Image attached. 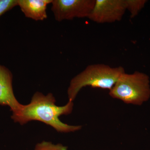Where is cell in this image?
<instances>
[{
    "instance_id": "obj_1",
    "label": "cell",
    "mask_w": 150,
    "mask_h": 150,
    "mask_svg": "<svg viewBox=\"0 0 150 150\" xmlns=\"http://www.w3.org/2000/svg\"><path fill=\"white\" fill-rule=\"evenodd\" d=\"M56 99L51 93L45 95L39 92L33 95L29 104L23 105L18 115L11 116L15 123L24 125L29 121H37L51 126L58 132L69 133L80 130V126H71L63 123L59 117L68 115L72 111L74 103L69 101L64 106H57Z\"/></svg>"
},
{
    "instance_id": "obj_2",
    "label": "cell",
    "mask_w": 150,
    "mask_h": 150,
    "mask_svg": "<svg viewBox=\"0 0 150 150\" xmlns=\"http://www.w3.org/2000/svg\"><path fill=\"white\" fill-rule=\"evenodd\" d=\"M124 72V68L120 66L111 67L101 64L88 65L71 81L67 91L69 101L73 102L80 91L88 86L110 91Z\"/></svg>"
},
{
    "instance_id": "obj_3",
    "label": "cell",
    "mask_w": 150,
    "mask_h": 150,
    "mask_svg": "<svg viewBox=\"0 0 150 150\" xmlns=\"http://www.w3.org/2000/svg\"><path fill=\"white\" fill-rule=\"evenodd\" d=\"M109 95L127 104L141 105L150 96L149 76L140 72H124L109 91Z\"/></svg>"
},
{
    "instance_id": "obj_4",
    "label": "cell",
    "mask_w": 150,
    "mask_h": 150,
    "mask_svg": "<svg viewBox=\"0 0 150 150\" xmlns=\"http://www.w3.org/2000/svg\"><path fill=\"white\" fill-rule=\"evenodd\" d=\"M96 0H53L51 10L57 21L88 18Z\"/></svg>"
},
{
    "instance_id": "obj_5",
    "label": "cell",
    "mask_w": 150,
    "mask_h": 150,
    "mask_svg": "<svg viewBox=\"0 0 150 150\" xmlns=\"http://www.w3.org/2000/svg\"><path fill=\"white\" fill-rule=\"evenodd\" d=\"M126 10V0H96L88 18L98 23H112L121 21Z\"/></svg>"
},
{
    "instance_id": "obj_6",
    "label": "cell",
    "mask_w": 150,
    "mask_h": 150,
    "mask_svg": "<svg viewBox=\"0 0 150 150\" xmlns=\"http://www.w3.org/2000/svg\"><path fill=\"white\" fill-rule=\"evenodd\" d=\"M13 75L5 66L0 64V105L8 106L12 112L11 116L18 115L23 107L18 101L13 88Z\"/></svg>"
},
{
    "instance_id": "obj_7",
    "label": "cell",
    "mask_w": 150,
    "mask_h": 150,
    "mask_svg": "<svg viewBox=\"0 0 150 150\" xmlns=\"http://www.w3.org/2000/svg\"><path fill=\"white\" fill-rule=\"evenodd\" d=\"M53 0H18V6L26 17L36 21L47 18V6Z\"/></svg>"
},
{
    "instance_id": "obj_8",
    "label": "cell",
    "mask_w": 150,
    "mask_h": 150,
    "mask_svg": "<svg viewBox=\"0 0 150 150\" xmlns=\"http://www.w3.org/2000/svg\"><path fill=\"white\" fill-rule=\"evenodd\" d=\"M126 9L131 18H134L139 13L147 2L146 0H126Z\"/></svg>"
},
{
    "instance_id": "obj_9",
    "label": "cell",
    "mask_w": 150,
    "mask_h": 150,
    "mask_svg": "<svg viewBox=\"0 0 150 150\" xmlns=\"http://www.w3.org/2000/svg\"><path fill=\"white\" fill-rule=\"evenodd\" d=\"M35 150H68V149L61 144H54L51 142H43L36 145Z\"/></svg>"
},
{
    "instance_id": "obj_10",
    "label": "cell",
    "mask_w": 150,
    "mask_h": 150,
    "mask_svg": "<svg viewBox=\"0 0 150 150\" xmlns=\"http://www.w3.org/2000/svg\"><path fill=\"white\" fill-rule=\"evenodd\" d=\"M18 6V0H0V16Z\"/></svg>"
}]
</instances>
